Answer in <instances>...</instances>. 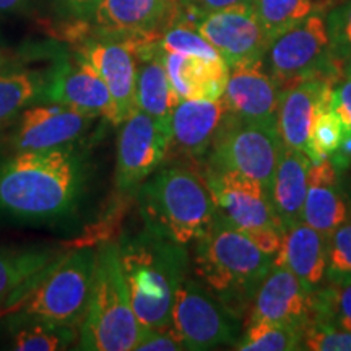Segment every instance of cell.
Segmentation results:
<instances>
[{"label": "cell", "mask_w": 351, "mask_h": 351, "mask_svg": "<svg viewBox=\"0 0 351 351\" xmlns=\"http://www.w3.org/2000/svg\"><path fill=\"white\" fill-rule=\"evenodd\" d=\"M86 179V156L77 143L10 153L0 161V213L20 221L64 219L77 210Z\"/></svg>", "instance_id": "6da1fadb"}, {"label": "cell", "mask_w": 351, "mask_h": 351, "mask_svg": "<svg viewBox=\"0 0 351 351\" xmlns=\"http://www.w3.org/2000/svg\"><path fill=\"white\" fill-rule=\"evenodd\" d=\"M137 204L147 230L186 247L217 221L213 195L199 165H165L140 184Z\"/></svg>", "instance_id": "7a4b0ae2"}, {"label": "cell", "mask_w": 351, "mask_h": 351, "mask_svg": "<svg viewBox=\"0 0 351 351\" xmlns=\"http://www.w3.org/2000/svg\"><path fill=\"white\" fill-rule=\"evenodd\" d=\"M117 256L138 322L147 328L171 326L176 291L191 265L186 245L145 228L121 236Z\"/></svg>", "instance_id": "3957f363"}, {"label": "cell", "mask_w": 351, "mask_h": 351, "mask_svg": "<svg viewBox=\"0 0 351 351\" xmlns=\"http://www.w3.org/2000/svg\"><path fill=\"white\" fill-rule=\"evenodd\" d=\"M192 265L195 278L243 320L274 258L263 254L244 231L217 219L212 230L195 243Z\"/></svg>", "instance_id": "277c9868"}, {"label": "cell", "mask_w": 351, "mask_h": 351, "mask_svg": "<svg viewBox=\"0 0 351 351\" xmlns=\"http://www.w3.org/2000/svg\"><path fill=\"white\" fill-rule=\"evenodd\" d=\"M147 327L138 322L122 275L117 241L96 249L95 283L78 335L77 350H137Z\"/></svg>", "instance_id": "5b68a950"}, {"label": "cell", "mask_w": 351, "mask_h": 351, "mask_svg": "<svg viewBox=\"0 0 351 351\" xmlns=\"http://www.w3.org/2000/svg\"><path fill=\"white\" fill-rule=\"evenodd\" d=\"M95 270L96 249L60 254L10 313L80 330L93 291Z\"/></svg>", "instance_id": "8992f818"}, {"label": "cell", "mask_w": 351, "mask_h": 351, "mask_svg": "<svg viewBox=\"0 0 351 351\" xmlns=\"http://www.w3.org/2000/svg\"><path fill=\"white\" fill-rule=\"evenodd\" d=\"M263 69L282 88L309 78L340 80V62L332 52L327 21L317 12L271 39Z\"/></svg>", "instance_id": "52a82bcc"}, {"label": "cell", "mask_w": 351, "mask_h": 351, "mask_svg": "<svg viewBox=\"0 0 351 351\" xmlns=\"http://www.w3.org/2000/svg\"><path fill=\"white\" fill-rule=\"evenodd\" d=\"M280 150L282 140L275 125L243 121L228 112L204 165L249 176L270 191Z\"/></svg>", "instance_id": "ba28073f"}, {"label": "cell", "mask_w": 351, "mask_h": 351, "mask_svg": "<svg viewBox=\"0 0 351 351\" xmlns=\"http://www.w3.org/2000/svg\"><path fill=\"white\" fill-rule=\"evenodd\" d=\"M171 326L186 350L204 351L239 340L241 319L232 315L197 278L186 276L176 291Z\"/></svg>", "instance_id": "9c48e42d"}, {"label": "cell", "mask_w": 351, "mask_h": 351, "mask_svg": "<svg viewBox=\"0 0 351 351\" xmlns=\"http://www.w3.org/2000/svg\"><path fill=\"white\" fill-rule=\"evenodd\" d=\"M98 121L60 103L39 101L0 130V147L10 153L38 152L77 143Z\"/></svg>", "instance_id": "30bf717a"}, {"label": "cell", "mask_w": 351, "mask_h": 351, "mask_svg": "<svg viewBox=\"0 0 351 351\" xmlns=\"http://www.w3.org/2000/svg\"><path fill=\"white\" fill-rule=\"evenodd\" d=\"M202 171L213 195L218 221L244 232L262 228L283 231L271 204L270 191L262 182L205 165H202Z\"/></svg>", "instance_id": "8fae6325"}, {"label": "cell", "mask_w": 351, "mask_h": 351, "mask_svg": "<svg viewBox=\"0 0 351 351\" xmlns=\"http://www.w3.org/2000/svg\"><path fill=\"white\" fill-rule=\"evenodd\" d=\"M169 134L147 112L134 109L119 125L116 153V189L137 191L140 184L163 166Z\"/></svg>", "instance_id": "7c38bea8"}, {"label": "cell", "mask_w": 351, "mask_h": 351, "mask_svg": "<svg viewBox=\"0 0 351 351\" xmlns=\"http://www.w3.org/2000/svg\"><path fill=\"white\" fill-rule=\"evenodd\" d=\"M191 25L218 51L230 70L263 62L270 46L269 34L254 7L207 13L197 16Z\"/></svg>", "instance_id": "4fadbf2b"}, {"label": "cell", "mask_w": 351, "mask_h": 351, "mask_svg": "<svg viewBox=\"0 0 351 351\" xmlns=\"http://www.w3.org/2000/svg\"><path fill=\"white\" fill-rule=\"evenodd\" d=\"M44 101L65 104L116 127L124 122L121 109L106 83L78 56L62 57L52 67Z\"/></svg>", "instance_id": "5bb4252c"}, {"label": "cell", "mask_w": 351, "mask_h": 351, "mask_svg": "<svg viewBox=\"0 0 351 351\" xmlns=\"http://www.w3.org/2000/svg\"><path fill=\"white\" fill-rule=\"evenodd\" d=\"M179 13V0H98L88 29L99 36L160 39Z\"/></svg>", "instance_id": "9a60e30c"}, {"label": "cell", "mask_w": 351, "mask_h": 351, "mask_svg": "<svg viewBox=\"0 0 351 351\" xmlns=\"http://www.w3.org/2000/svg\"><path fill=\"white\" fill-rule=\"evenodd\" d=\"M226 114L221 98L179 101L171 117L165 163L204 165Z\"/></svg>", "instance_id": "2e32d148"}, {"label": "cell", "mask_w": 351, "mask_h": 351, "mask_svg": "<svg viewBox=\"0 0 351 351\" xmlns=\"http://www.w3.org/2000/svg\"><path fill=\"white\" fill-rule=\"evenodd\" d=\"M75 56L91 65L98 75L106 83L124 121L129 114L137 109L135 104V82H137V54L135 39L99 36L90 33V36L77 39Z\"/></svg>", "instance_id": "e0dca14e"}, {"label": "cell", "mask_w": 351, "mask_h": 351, "mask_svg": "<svg viewBox=\"0 0 351 351\" xmlns=\"http://www.w3.org/2000/svg\"><path fill=\"white\" fill-rule=\"evenodd\" d=\"M256 320L283 324L304 332L313 322V293L307 291L293 271L271 265L251 304L249 322Z\"/></svg>", "instance_id": "ac0fdd59"}, {"label": "cell", "mask_w": 351, "mask_h": 351, "mask_svg": "<svg viewBox=\"0 0 351 351\" xmlns=\"http://www.w3.org/2000/svg\"><path fill=\"white\" fill-rule=\"evenodd\" d=\"M337 82L322 77L309 78L280 90L276 130L283 147L306 153L315 114L320 104L328 99Z\"/></svg>", "instance_id": "d6986e66"}, {"label": "cell", "mask_w": 351, "mask_h": 351, "mask_svg": "<svg viewBox=\"0 0 351 351\" xmlns=\"http://www.w3.org/2000/svg\"><path fill=\"white\" fill-rule=\"evenodd\" d=\"M278 96V86L258 62L231 69L221 99L231 116L276 127Z\"/></svg>", "instance_id": "ffe728a7"}, {"label": "cell", "mask_w": 351, "mask_h": 351, "mask_svg": "<svg viewBox=\"0 0 351 351\" xmlns=\"http://www.w3.org/2000/svg\"><path fill=\"white\" fill-rule=\"evenodd\" d=\"M137 82L135 104L169 134L171 117L181 101L166 72L160 39H135Z\"/></svg>", "instance_id": "44dd1931"}, {"label": "cell", "mask_w": 351, "mask_h": 351, "mask_svg": "<svg viewBox=\"0 0 351 351\" xmlns=\"http://www.w3.org/2000/svg\"><path fill=\"white\" fill-rule=\"evenodd\" d=\"M274 265L293 271L307 291H315L327 282V236L304 221L283 228Z\"/></svg>", "instance_id": "7402d4cb"}, {"label": "cell", "mask_w": 351, "mask_h": 351, "mask_svg": "<svg viewBox=\"0 0 351 351\" xmlns=\"http://www.w3.org/2000/svg\"><path fill=\"white\" fill-rule=\"evenodd\" d=\"M59 256L57 249L46 245H0V319L10 313Z\"/></svg>", "instance_id": "603a6c76"}, {"label": "cell", "mask_w": 351, "mask_h": 351, "mask_svg": "<svg viewBox=\"0 0 351 351\" xmlns=\"http://www.w3.org/2000/svg\"><path fill=\"white\" fill-rule=\"evenodd\" d=\"M163 62L181 99H219L225 93L230 67L223 60L163 51Z\"/></svg>", "instance_id": "cb8c5ba5"}, {"label": "cell", "mask_w": 351, "mask_h": 351, "mask_svg": "<svg viewBox=\"0 0 351 351\" xmlns=\"http://www.w3.org/2000/svg\"><path fill=\"white\" fill-rule=\"evenodd\" d=\"M313 161L304 152L282 145L278 163L270 187L271 204L282 228L302 221V208L307 195V174Z\"/></svg>", "instance_id": "d4e9b609"}, {"label": "cell", "mask_w": 351, "mask_h": 351, "mask_svg": "<svg viewBox=\"0 0 351 351\" xmlns=\"http://www.w3.org/2000/svg\"><path fill=\"white\" fill-rule=\"evenodd\" d=\"M3 319L8 348L16 351H64L72 348L80 335L78 328L56 326L16 313H8Z\"/></svg>", "instance_id": "484cf974"}, {"label": "cell", "mask_w": 351, "mask_h": 351, "mask_svg": "<svg viewBox=\"0 0 351 351\" xmlns=\"http://www.w3.org/2000/svg\"><path fill=\"white\" fill-rule=\"evenodd\" d=\"M49 86V73L38 70L0 72V130L15 119L25 108L44 101Z\"/></svg>", "instance_id": "4316f807"}, {"label": "cell", "mask_w": 351, "mask_h": 351, "mask_svg": "<svg viewBox=\"0 0 351 351\" xmlns=\"http://www.w3.org/2000/svg\"><path fill=\"white\" fill-rule=\"evenodd\" d=\"M350 217L351 204L348 195L340 187V181L307 184L302 221L328 238Z\"/></svg>", "instance_id": "83f0119b"}, {"label": "cell", "mask_w": 351, "mask_h": 351, "mask_svg": "<svg viewBox=\"0 0 351 351\" xmlns=\"http://www.w3.org/2000/svg\"><path fill=\"white\" fill-rule=\"evenodd\" d=\"M234 348L239 351L302 350V330L283 326V324L256 320V322H249Z\"/></svg>", "instance_id": "f1b7e54d"}, {"label": "cell", "mask_w": 351, "mask_h": 351, "mask_svg": "<svg viewBox=\"0 0 351 351\" xmlns=\"http://www.w3.org/2000/svg\"><path fill=\"white\" fill-rule=\"evenodd\" d=\"M313 320L351 332V282H327L313 291Z\"/></svg>", "instance_id": "f546056e"}, {"label": "cell", "mask_w": 351, "mask_h": 351, "mask_svg": "<svg viewBox=\"0 0 351 351\" xmlns=\"http://www.w3.org/2000/svg\"><path fill=\"white\" fill-rule=\"evenodd\" d=\"M254 10L271 43L314 13L315 0H256Z\"/></svg>", "instance_id": "4dcf8cb0"}, {"label": "cell", "mask_w": 351, "mask_h": 351, "mask_svg": "<svg viewBox=\"0 0 351 351\" xmlns=\"http://www.w3.org/2000/svg\"><path fill=\"white\" fill-rule=\"evenodd\" d=\"M330 98V96H328ZM343 142V125L335 112L328 106V99L320 104L309 132L306 155L313 163L332 158L340 150Z\"/></svg>", "instance_id": "1f68e13d"}, {"label": "cell", "mask_w": 351, "mask_h": 351, "mask_svg": "<svg viewBox=\"0 0 351 351\" xmlns=\"http://www.w3.org/2000/svg\"><path fill=\"white\" fill-rule=\"evenodd\" d=\"M160 47L165 52H176V54L200 56L205 59H218L221 57L218 51L197 32L194 25L187 21L176 20L165 29L160 38Z\"/></svg>", "instance_id": "d6a6232c"}, {"label": "cell", "mask_w": 351, "mask_h": 351, "mask_svg": "<svg viewBox=\"0 0 351 351\" xmlns=\"http://www.w3.org/2000/svg\"><path fill=\"white\" fill-rule=\"evenodd\" d=\"M327 282H351V217L327 238Z\"/></svg>", "instance_id": "836d02e7"}, {"label": "cell", "mask_w": 351, "mask_h": 351, "mask_svg": "<svg viewBox=\"0 0 351 351\" xmlns=\"http://www.w3.org/2000/svg\"><path fill=\"white\" fill-rule=\"evenodd\" d=\"M328 106L339 116L343 125V142H341L340 150L330 160L340 169H345L351 163V78L341 77L332 86Z\"/></svg>", "instance_id": "e575fe53"}, {"label": "cell", "mask_w": 351, "mask_h": 351, "mask_svg": "<svg viewBox=\"0 0 351 351\" xmlns=\"http://www.w3.org/2000/svg\"><path fill=\"white\" fill-rule=\"evenodd\" d=\"M302 350L351 351V332L313 320L302 332Z\"/></svg>", "instance_id": "d590c367"}, {"label": "cell", "mask_w": 351, "mask_h": 351, "mask_svg": "<svg viewBox=\"0 0 351 351\" xmlns=\"http://www.w3.org/2000/svg\"><path fill=\"white\" fill-rule=\"evenodd\" d=\"M332 52L341 62L351 56V0H343L326 16Z\"/></svg>", "instance_id": "8d00e7d4"}, {"label": "cell", "mask_w": 351, "mask_h": 351, "mask_svg": "<svg viewBox=\"0 0 351 351\" xmlns=\"http://www.w3.org/2000/svg\"><path fill=\"white\" fill-rule=\"evenodd\" d=\"M254 3L256 0H179V13L176 20L192 23L200 15L238 7H254Z\"/></svg>", "instance_id": "74e56055"}, {"label": "cell", "mask_w": 351, "mask_h": 351, "mask_svg": "<svg viewBox=\"0 0 351 351\" xmlns=\"http://www.w3.org/2000/svg\"><path fill=\"white\" fill-rule=\"evenodd\" d=\"M138 351H179L186 350L173 326L163 328H147L137 345Z\"/></svg>", "instance_id": "f35d334b"}, {"label": "cell", "mask_w": 351, "mask_h": 351, "mask_svg": "<svg viewBox=\"0 0 351 351\" xmlns=\"http://www.w3.org/2000/svg\"><path fill=\"white\" fill-rule=\"evenodd\" d=\"M98 0H59L60 7L64 8V12H67L69 15L75 16L78 20H88L90 13L93 12Z\"/></svg>", "instance_id": "ab89813d"}, {"label": "cell", "mask_w": 351, "mask_h": 351, "mask_svg": "<svg viewBox=\"0 0 351 351\" xmlns=\"http://www.w3.org/2000/svg\"><path fill=\"white\" fill-rule=\"evenodd\" d=\"M28 0H0V16L23 10Z\"/></svg>", "instance_id": "60d3db41"}, {"label": "cell", "mask_w": 351, "mask_h": 351, "mask_svg": "<svg viewBox=\"0 0 351 351\" xmlns=\"http://www.w3.org/2000/svg\"><path fill=\"white\" fill-rule=\"evenodd\" d=\"M340 70H341V77L351 78V56L346 57L345 60H341Z\"/></svg>", "instance_id": "b9f144b4"}, {"label": "cell", "mask_w": 351, "mask_h": 351, "mask_svg": "<svg viewBox=\"0 0 351 351\" xmlns=\"http://www.w3.org/2000/svg\"><path fill=\"white\" fill-rule=\"evenodd\" d=\"M7 64H8V56L5 54V51L0 47V72L7 67Z\"/></svg>", "instance_id": "7bdbcfd3"}]
</instances>
